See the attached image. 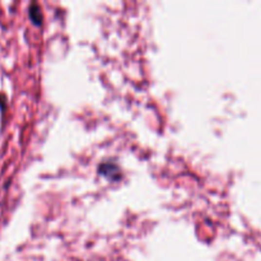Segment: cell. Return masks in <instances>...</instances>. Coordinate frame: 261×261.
<instances>
[{"label":"cell","mask_w":261,"mask_h":261,"mask_svg":"<svg viewBox=\"0 0 261 261\" xmlns=\"http://www.w3.org/2000/svg\"><path fill=\"white\" fill-rule=\"evenodd\" d=\"M30 18L36 26H40L42 23V12L40 5L37 3H32L30 7Z\"/></svg>","instance_id":"obj_1"}]
</instances>
